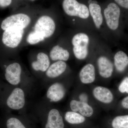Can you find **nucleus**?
Returning <instances> with one entry per match:
<instances>
[{
	"instance_id": "1",
	"label": "nucleus",
	"mask_w": 128,
	"mask_h": 128,
	"mask_svg": "<svg viewBox=\"0 0 128 128\" xmlns=\"http://www.w3.org/2000/svg\"><path fill=\"white\" fill-rule=\"evenodd\" d=\"M62 6L64 11L69 16H78L83 19L89 17L90 13L87 6L76 0H64Z\"/></svg>"
},
{
	"instance_id": "2",
	"label": "nucleus",
	"mask_w": 128,
	"mask_h": 128,
	"mask_svg": "<svg viewBox=\"0 0 128 128\" xmlns=\"http://www.w3.org/2000/svg\"><path fill=\"white\" fill-rule=\"evenodd\" d=\"M89 40L88 36L83 33L77 34L73 37L72 40L73 51L76 58L83 60L87 57Z\"/></svg>"
},
{
	"instance_id": "3",
	"label": "nucleus",
	"mask_w": 128,
	"mask_h": 128,
	"mask_svg": "<svg viewBox=\"0 0 128 128\" xmlns=\"http://www.w3.org/2000/svg\"><path fill=\"white\" fill-rule=\"evenodd\" d=\"M31 19L27 15L19 13L12 15L5 18L1 24L2 30H6L11 28H16L24 29L29 25Z\"/></svg>"
},
{
	"instance_id": "4",
	"label": "nucleus",
	"mask_w": 128,
	"mask_h": 128,
	"mask_svg": "<svg viewBox=\"0 0 128 128\" xmlns=\"http://www.w3.org/2000/svg\"><path fill=\"white\" fill-rule=\"evenodd\" d=\"M104 15L108 26L112 30L118 28L121 10L118 5L114 2H111L108 5L104 10Z\"/></svg>"
},
{
	"instance_id": "5",
	"label": "nucleus",
	"mask_w": 128,
	"mask_h": 128,
	"mask_svg": "<svg viewBox=\"0 0 128 128\" xmlns=\"http://www.w3.org/2000/svg\"><path fill=\"white\" fill-rule=\"evenodd\" d=\"M56 28L54 21L48 16H41L37 21L34 26V32L41 34L44 38L52 36Z\"/></svg>"
},
{
	"instance_id": "6",
	"label": "nucleus",
	"mask_w": 128,
	"mask_h": 128,
	"mask_svg": "<svg viewBox=\"0 0 128 128\" xmlns=\"http://www.w3.org/2000/svg\"><path fill=\"white\" fill-rule=\"evenodd\" d=\"M24 33V29L16 28H8L2 34V42L9 48H16L20 43Z\"/></svg>"
},
{
	"instance_id": "7",
	"label": "nucleus",
	"mask_w": 128,
	"mask_h": 128,
	"mask_svg": "<svg viewBox=\"0 0 128 128\" xmlns=\"http://www.w3.org/2000/svg\"><path fill=\"white\" fill-rule=\"evenodd\" d=\"M7 105L14 110H19L24 106L25 104V94L22 89L16 88L14 89L8 98Z\"/></svg>"
},
{
	"instance_id": "8",
	"label": "nucleus",
	"mask_w": 128,
	"mask_h": 128,
	"mask_svg": "<svg viewBox=\"0 0 128 128\" xmlns=\"http://www.w3.org/2000/svg\"><path fill=\"white\" fill-rule=\"evenodd\" d=\"M21 72L22 68L20 64L17 63H13L6 67L5 77L10 84L18 85L20 81Z\"/></svg>"
},
{
	"instance_id": "9",
	"label": "nucleus",
	"mask_w": 128,
	"mask_h": 128,
	"mask_svg": "<svg viewBox=\"0 0 128 128\" xmlns=\"http://www.w3.org/2000/svg\"><path fill=\"white\" fill-rule=\"evenodd\" d=\"M65 94L64 86L60 83L53 84L48 89L47 96L50 102H57L63 98Z\"/></svg>"
},
{
	"instance_id": "10",
	"label": "nucleus",
	"mask_w": 128,
	"mask_h": 128,
	"mask_svg": "<svg viewBox=\"0 0 128 128\" xmlns=\"http://www.w3.org/2000/svg\"><path fill=\"white\" fill-rule=\"evenodd\" d=\"M98 71L101 76L108 78L112 76L113 71V64L105 56H101L98 60Z\"/></svg>"
},
{
	"instance_id": "11",
	"label": "nucleus",
	"mask_w": 128,
	"mask_h": 128,
	"mask_svg": "<svg viewBox=\"0 0 128 128\" xmlns=\"http://www.w3.org/2000/svg\"><path fill=\"white\" fill-rule=\"evenodd\" d=\"M63 118L59 112L56 109L50 111L45 128H64Z\"/></svg>"
},
{
	"instance_id": "12",
	"label": "nucleus",
	"mask_w": 128,
	"mask_h": 128,
	"mask_svg": "<svg viewBox=\"0 0 128 128\" xmlns=\"http://www.w3.org/2000/svg\"><path fill=\"white\" fill-rule=\"evenodd\" d=\"M70 105L73 112H79L84 116L90 117L93 114V108L87 103L73 100L70 102Z\"/></svg>"
},
{
	"instance_id": "13",
	"label": "nucleus",
	"mask_w": 128,
	"mask_h": 128,
	"mask_svg": "<svg viewBox=\"0 0 128 128\" xmlns=\"http://www.w3.org/2000/svg\"><path fill=\"white\" fill-rule=\"evenodd\" d=\"M93 94L96 99L103 103H110L113 100V95L112 92L106 88L102 86L95 88Z\"/></svg>"
},
{
	"instance_id": "14",
	"label": "nucleus",
	"mask_w": 128,
	"mask_h": 128,
	"mask_svg": "<svg viewBox=\"0 0 128 128\" xmlns=\"http://www.w3.org/2000/svg\"><path fill=\"white\" fill-rule=\"evenodd\" d=\"M80 80L82 83L89 84L94 82L96 78L94 66L91 64L85 66L80 73Z\"/></svg>"
},
{
	"instance_id": "15",
	"label": "nucleus",
	"mask_w": 128,
	"mask_h": 128,
	"mask_svg": "<svg viewBox=\"0 0 128 128\" xmlns=\"http://www.w3.org/2000/svg\"><path fill=\"white\" fill-rule=\"evenodd\" d=\"M37 61L32 63L33 68L36 71H46L50 64V61L48 56L44 53L40 52L37 55Z\"/></svg>"
},
{
	"instance_id": "16",
	"label": "nucleus",
	"mask_w": 128,
	"mask_h": 128,
	"mask_svg": "<svg viewBox=\"0 0 128 128\" xmlns=\"http://www.w3.org/2000/svg\"><path fill=\"white\" fill-rule=\"evenodd\" d=\"M66 67V63L58 60L52 64L46 72V74L50 78H54L59 76L65 71Z\"/></svg>"
},
{
	"instance_id": "17",
	"label": "nucleus",
	"mask_w": 128,
	"mask_h": 128,
	"mask_svg": "<svg viewBox=\"0 0 128 128\" xmlns=\"http://www.w3.org/2000/svg\"><path fill=\"white\" fill-rule=\"evenodd\" d=\"M89 10L96 28H100L103 21L100 6L97 4H90Z\"/></svg>"
},
{
	"instance_id": "18",
	"label": "nucleus",
	"mask_w": 128,
	"mask_h": 128,
	"mask_svg": "<svg viewBox=\"0 0 128 128\" xmlns=\"http://www.w3.org/2000/svg\"><path fill=\"white\" fill-rule=\"evenodd\" d=\"M114 64L119 72H123L128 66V56L122 50L118 51L114 56Z\"/></svg>"
},
{
	"instance_id": "19",
	"label": "nucleus",
	"mask_w": 128,
	"mask_h": 128,
	"mask_svg": "<svg viewBox=\"0 0 128 128\" xmlns=\"http://www.w3.org/2000/svg\"><path fill=\"white\" fill-rule=\"evenodd\" d=\"M50 57L53 60L66 61L69 59L70 54L66 50L57 45L53 47L50 50Z\"/></svg>"
},
{
	"instance_id": "20",
	"label": "nucleus",
	"mask_w": 128,
	"mask_h": 128,
	"mask_svg": "<svg viewBox=\"0 0 128 128\" xmlns=\"http://www.w3.org/2000/svg\"><path fill=\"white\" fill-rule=\"evenodd\" d=\"M65 119L69 123L72 124L82 123L86 120L84 116L73 112H66L65 115Z\"/></svg>"
},
{
	"instance_id": "21",
	"label": "nucleus",
	"mask_w": 128,
	"mask_h": 128,
	"mask_svg": "<svg viewBox=\"0 0 128 128\" xmlns=\"http://www.w3.org/2000/svg\"><path fill=\"white\" fill-rule=\"evenodd\" d=\"M112 125L113 128H128V115L116 117L112 121Z\"/></svg>"
},
{
	"instance_id": "22",
	"label": "nucleus",
	"mask_w": 128,
	"mask_h": 128,
	"mask_svg": "<svg viewBox=\"0 0 128 128\" xmlns=\"http://www.w3.org/2000/svg\"><path fill=\"white\" fill-rule=\"evenodd\" d=\"M44 38L36 32H31L28 35L27 38L28 42L31 44H34L44 41Z\"/></svg>"
},
{
	"instance_id": "23",
	"label": "nucleus",
	"mask_w": 128,
	"mask_h": 128,
	"mask_svg": "<svg viewBox=\"0 0 128 128\" xmlns=\"http://www.w3.org/2000/svg\"><path fill=\"white\" fill-rule=\"evenodd\" d=\"M6 126L7 128H26L19 120L14 118L8 120Z\"/></svg>"
},
{
	"instance_id": "24",
	"label": "nucleus",
	"mask_w": 128,
	"mask_h": 128,
	"mask_svg": "<svg viewBox=\"0 0 128 128\" xmlns=\"http://www.w3.org/2000/svg\"><path fill=\"white\" fill-rule=\"evenodd\" d=\"M114 1L121 7L128 9V0H115Z\"/></svg>"
},
{
	"instance_id": "25",
	"label": "nucleus",
	"mask_w": 128,
	"mask_h": 128,
	"mask_svg": "<svg viewBox=\"0 0 128 128\" xmlns=\"http://www.w3.org/2000/svg\"><path fill=\"white\" fill-rule=\"evenodd\" d=\"M80 102L87 103L88 101V97L86 94L85 93L81 94L80 96Z\"/></svg>"
},
{
	"instance_id": "26",
	"label": "nucleus",
	"mask_w": 128,
	"mask_h": 128,
	"mask_svg": "<svg viewBox=\"0 0 128 128\" xmlns=\"http://www.w3.org/2000/svg\"><path fill=\"white\" fill-rule=\"evenodd\" d=\"M12 2L10 0H0V6L2 7L8 6Z\"/></svg>"
},
{
	"instance_id": "27",
	"label": "nucleus",
	"mask_w": 128,
	"mask_h": 128,
	"mask_svg": "<svg viewBox=\"0 0 128 128\" xmlns=\"http://www.w3.org/2000/svg\"><path fill=\"white\" fill-rule=\"evenodd\" d=\"M121 104L123 107L126 109H128V96L123 99Z\"/></svg>"
},
{
	"instance_id": "28",
	"label": "nucleus",
	"mask_w": 128,
	"mask_h": 128,
	"mask_svg": "<svg viewBox=\"0 0 128 128\" xmlns=\"http://www.w3.org/2000/svg\"><path fill=\"white\" fill-rule=\"evenodd\" d=\"M88 2L89 4H97L96 2L94 0H89L88 1Z\"/></svg>"
},
{
	"instance_id": "29",
	"label": "nucleus",
	"mask_w": 128,
	"mask_h": 128,
	"mask_svg": "<svg viewBox=\"0 0 128 128\" xmlns=\"http://www.w3.org/2000/svg\"><path fill=\"white\" fill-rule=\"evenodd\" d=\"M126 93H128V89H127V91L126 92Z\"/></svg>"
}]
</instances>
